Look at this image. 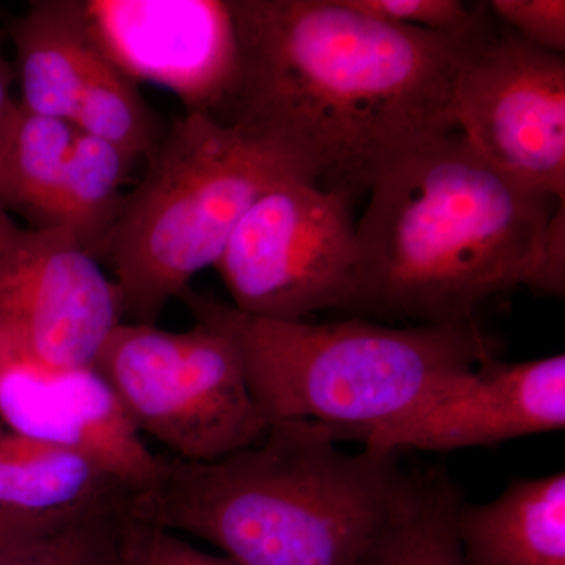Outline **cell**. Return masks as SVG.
Here are the masks:
<instances>
[{
  "label": "cell",
  "instance_id": "8fae6325",
  "mask_svg": "<svg viewBox=\"0 0 565 565\" xmlns=\"http://www.w3.org/2000/svg\"><path fill=\"white\" fill-rule=\"evenodd\" d=\"M0 419L10 433L90 457L129 494L158 478V455L93 364L54 366L0 338Z\"/></svg>",
  "mask_w": 565,
  "mask_h": 565
},
{
  "label": "cell",
  "instance_id": "4fadbf2b",
  "mask_svg": "<svg viewBox=\"0 0 565 565\" xmlns=\"http://www.w3.org/2000/svg\"><path fill=\"white\" fill-rule=\"evenodd\" d=\"M457 539L467 565H565V473L519 479L484 504L462 501Z\"/></svg>",
  "mask_w": 565,
  "mask_h": 565
},
{
  "label": "cell",
  "instance_id": "6da1fadb",
  "mask_svg": "<svg viewBox=\"0 0 565 565\" xmlns=\"http://www.w3.org/2000/svg\"><path fill=\"white\" fill-rule=\"evenodd\" d=\"M228 3L236 74L211 115L266 141L296 177L352 200L456 131L457 74L482 24L448 35L375 20L345 0Z\"/></svg>",
  "mask_w": 565,
  "mask_h": 565
},
{
  "label": "cell",
  "instance_id": "d4e9b609",
  "mask_svg": "<svg viewBox=\"0 0 565 565\" xmlns=\"http://www.w3.org/2000/svg\"><path fill=\"white\" fill-rule=\"evenodd\" d=\"M87 505L54 515L21 514V512L0 509V552H6V550L13 548V546L24 544V542L31 541V539L39 537V535L61 526L62 523H65L66 520L76 515L77 512L87 508Z\"/></svg>",
  "mask_w": 565,
  "mask_h": 565
},
{
  "label": "cell",
  "instance_id": "52a82bcc",
  "mask_svg": "<svg viewBox=\"0 0 565 565\" xmlns=\"http://www.w3.org/2000/svg\"><path fill=\"white\" fill-rule=\"evenodd\" d=\"M352 200L288 178L248 207L214 269L233 307L256 318L305 321L360 300Z\"/></svg>",
  "mask_w": 565,
  "mask_h": 565
},
{
  "label": "cell",
  "instance_id": "7402d4cb",
  "mask_svg": "<svg viewBox=\"0 0 565 565\" xmlns=\"http://www.w3.org/2000/svg\"><path fill=\"white\" fill-rule=\"evenodd\" d=\"M509 31L539 50L564 55V0H492L487 3Z\"/></svg>",
  "mask_w": 565,
  "mask_h": 565
},
{
  "label": "cell",
  "instance_id": "9c48e42d",
  "mask_svg": "<svg viewBox=\"0 0 565 565\" xmlns=\"http://www.w3.org/2000/svg\"><path fill=\"white\" fill-rule=\"evenodd\" d=\"M122 322L117 285L62 230L0 243V338L40 362L88 366Z\"/></svg>",
  "mask_w": 565,
  "mask_h": 565
},
{
  "label": "cell",
  "instance_id": "603a6c76",
  "mask_svg": "<svg viewBox=\"0 0 565 565\" xmlns=\"http://www.w3.org/2000/svg\"><path fill=\"white\" fill-rule=\"evenodd\" d=\"M125 545L134 565H239L223 555L204 552L180 534L126 515Z\"/></svg>",
  "mask_w": 565,
  "mask_h": 565
},
{
  "label": "cell",
  "instance_id": "3957f363",
  "mask_svg": "<svg viewBox=\"0 0 565 565\" xmlns=\"http://www.w3.org/2000/svg\"><path fill=\"white\" fill-rule=\"evenodd\" d=\"M355 225L356 310L470 326L533 288L557 202L505 177L455 131L386 167Z\"/></svg>",
  "mask_w": 565,
  "mask_h": 565
},
{
  "label": "cell",
  "instance_id": "7a4b0ae2",
  "mask_svg": "<svg viewBox=\"0 0 565 565\" xmlns=\"http://www.w3.org/2000/svg\"><path fill=\"white\" fill-rule=\"evenodd\" d=\"M332 429L270 424L263 440L210 462L158 455V478L126 515L202 539L239 565H356L414 481L397 452L338 448Z\"/></svg>",
  "mask_w": 565,
  "mask_h": 565
},
{
  "label": "cell",
  "instance_id": "5b68a950",
  "mask_svg": "<svg viewBox=\"0 0 565 565\" xmlns=\"http://www.w3.org/2000/svg\"><path fill=\"white\" fill-rule=\"evenodd\" d=\"M288 178L299 177L266 141L206 111H185L126 195L104 248L122 316L156 326L192 278L215 266L248 207Z\"/></svg>",
  "mask_w": 565,
  "mask_h": 565
},
{
  "label": "cell",
  "instance_id": "5bb4252c",
  "mask_svg": "<svg viewBox=\"0 0 565 565\" xmlns=\"http://www.w3.org/2000/svg\"><path fill=\"white\" fill-rule=\"evenodd\" d=\"M20 103L25 109L73 125L82 88L99 43L85 2L40 0L11 28Z\"/></svg>",
  "mask_w": 565,
  "mask_h": 565
},
{
  "label": "cell",
  "instance_id": "277c9868",
  "mask_svg": "<svg viewBox=\"0 0 565 565\" xmlns=\"http://www.w3.org/2000/svg\"><path fill=\"white\" fill-rule=\"evenodd\" d=\"M180 299L195 322L232 341L267 423L321 424L337 438H363L452 375L494 356L478 323L397 329L360 319L277 321L192 288Z\"/></svg>",
  "mask_w": 565,
  "mask_h": 565
},
{
  "label": "cell",
  "instance_id": "44dd1931",
  "mask_svg": "<svg viewBox=\"0 0 565 565\" xmlns=\"http://www.w3.org/2000/svg\"><path fill=\"white\" fill-rule=\"evenodd\" d=\"M364 14L422 31L468 35L484 21L482 9H470L457 0H345Z\"/></svg>",
  "mask_w": 565,
  "mask_h": 565
},
{
  "label": "cell",
  "instance_id": "2e32d148",
  "mask_svg": "<svg viewBox=\"0 0 565 565\" xmlns=\"http://www.w3.org/2000/svg\"><path fill=\"white\" fill-rule=\"evenodd\" d=\"M76 128L13 106L0 122V207L50 228L52 206L61 185Z\"/></svg>",
  "mask_w": 565,
  "mask_h": 565
},
{
  "label": "cell",
  "instance_id": "9a60e30c",
  "mask_svg": "<svg viewBox=\"0 0 565 565\" xmlns=\"http://www.w3.org/2000/svg\"><path fill=\"white\" fill-rule=\"evenodd\" d=\"M128 494L90 457L0 429V509L54 515Z\"/></svg>",
  "mask_w": 565,
  "mask_h": 565
},
{
  "label": "cell",
  "instance_id": "ba28073f",
  "mask_svg": "<svg viewBox=\"0 0 565 565\" xmlns=\"http://www.w3.org/2000/svg\"><path fill=\"white\" fill-rule=\"evenodd\" d=\"M456 131L505 177L565 202V61L484 20L452 95Z\"/></svg>",
  "mask_w": 565,
  "mask_h": 565
},
{
  "label": "cell",
  "instance_id": "8992f818",
  "mask_svg": "<svg viewBox=\"0 0 565 565\" xmlns=\"http://www.w3.org/2000/svg\"><path fill=\"white\" fill-rule=\"evenodd\" d=\"M93 367L140 435L180 459H222L258 444L269 429L232 341L206 323L170 332L120 322Z\"/></svg>",
  "mask_w": 565,
  "mask_h": 565
},
{
  "label": "cell",
  "instance_id": "30bf717a",
  "mask_svg": "<svg viewBox=\"0 0 565 565\" xmlns=\"http://www.w3.org/2000/svg\"><path fill=\"white\" fill-rule=\"evenodd\" d=\"M565 427V355L526 362L490 356L452 375L399 418L362 438L364 448L451 452L493 448Z\"/></svg>",
  "mask_w": 565,
  "mask_h": 565
},
{
  "label": "cell",
  "instance_id": "cb8c5ba5",
  "mask_svg": "<svg viewBox=\"0 0 565 565\" xmlns=\"http://www.w3.org/2000/svg\"><path fill=\"white\" fill-rule=\"evenodd\" d=\"M565 288V202L559 203L550 221L548 233L535 274L534 291L563 297Z\"/></svg>",
  "mask_w": 565,
  "mask_h": 565
},
{
  "label": "cell",
  "instance_id": "e0dca14e",
  "mask_svg": "<svg viewBox=\"0 0 565 565\" xmlns=\"http://www.w3.org/2000/svg\"><path fill=\"white\" fill-rule=\"evenodd\" d=\"M463 500L445 468L414 471L404 503L356 565H467L456 531Z\"/></svg>",
  "mask_w": 565,
  "mask_h": 565
},
{
  "label": "cell",
  "instance_id": "ffe728a7",
  "mask_svg": "<svg viewBox=\"0 0 565 565\" xmlns=\"http://www.w3.org/2000/svg\"><path fill=\"white\" fill-rule=\"evenodd\" d=\"M87 505L61 526L0 552V565H134L125 545V501Z\"/></svg>",
  "mask_w": 565,
  "mask_h": 565
},
{
  "label": "cell",
  "instance_id": "484cf974",
  "mask_svg": "<svg viewBox=\"0 0 565 565\" xmlns=\"http://www.w3.org/2000/svg\"><path fill=\"white\" fill-rule=\"evenodd\" d=\"M14 79H17V71L7 58L2 40H0V122L14 104L13 96H11V85H13ZM0 214H2V207H0Z\"/></svg>",
  "mask_w": 565,
  "mask_h": 565
},
{
  "label": "cell",
  "instance_id": "7c38bea8",
  "mask_svg": "<svg viewBox=\"0 0 565 565\" xmlns=\"http://www.w3.org/2000/svg\"><path fill=\"white\" fill-rule=\"evenodd\" d=\"M99 46L132 79L214 114L232 87L237 39L228 0L85 2Z\"/></svg>",
  "mask_w": 565,
  "mask_h": 565
},
{
  "label": "cell",
  "instance_id": "d6986e66",
  "mask_svg": "<svg viewBox=\"0 0 565 565\" xmlns=\"http://www.w3.org/2000/svg\"><path fill=\"white\" fill-rule=\"evenodd\" d=\"M77 131L117 148L132 163L161 143L158 120L132 79L99 46L73 118Z\"/></svg>",
  "mask_w": 565,
  "mask_h": 565
},
{
  "label": "cell",
  "instance_id": "ac0fdd59",
  "mask_svg": "<svg viewBox=\"0 0 565 565\" xmlns=\"http://www.w3.org/2000/svg\"><path fill=\"white\" fill-rule=\"evenodd\" d=\"M132 166L117 148L77 131L47 230L68 233L99 262L120 218L126 200L121 188Z\"/></svg>",
  "mask_w": 565,
  "mask_h": 565
}]
</instances>
